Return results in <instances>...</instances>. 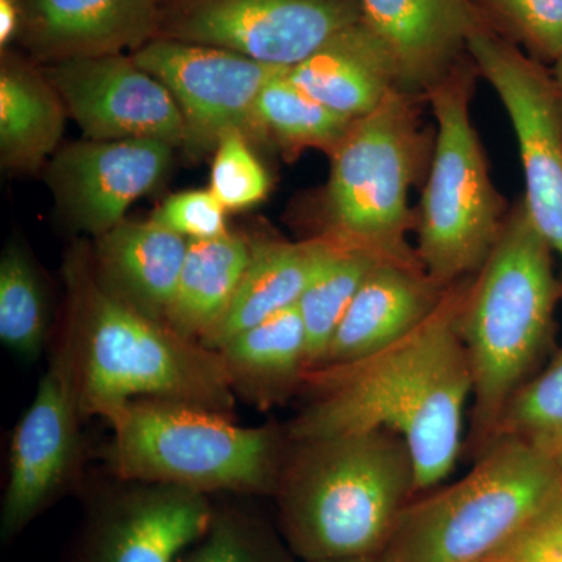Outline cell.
I'll list each match as a JSON object with an SVG mask.
<instances>
[{"label": "cell", "mask_w": 562, "mask_h": 562, "mask_svg": "<svg viewBox=\"0 0 562 562\" xmlns=\"http://www.w3.org/2000/svg\"><path fill=\"white\" fill-rule=\"evenodd\" d=\"M43 74L88 139L187 146V124L171 92L132 57L72 58L49 63Z\"/></svg>", "instance_id": "4fadbf2b"}, {"label": "cell", "mask_w": 562, "mask_h": 562, "mask_svg": "<svg viewBox=\"0 0 562 562\" xmlns=\"http://www.w3.org/2000/svg\"><path fill=\"white\" fill-rule=\"evenodd\" d=\"M519 32L539 57L557 61L562 55V0H486Z\"/></svg>", "instance_id": "1f68e13d"}, {"label": "cell", "mask_w": 562, "mask_h": 562, "mask_svg": "<svg viewBox=\"0 0 562 562\" xmlns=\"http://www.w3.org/2000/svg\"><path fill=\"white\" fill-rule=\"evenodd\" d=\"M449 288L420 266L379 262L362 281L319 368L360 360L401 341L431 316Z\"/></svg>", "instance_id": "ac0fdd59"}, {"label": "cell", "mask_w": 562, "mask_h": 562, "mask_svg": "<svg viewBox=\"0 0 562 562\" xmlns=\"http://www.w3.org/2000/svg\"><path fill=\"white\" fill-rule=\"evenodd\" d=\"M250 257L251 243L231 233L188 243L166 324L184 338L201 342L227 313Z\"/></svg>", "instance_id": "603a6c76"}, {"label": "cell", "mask_w": 562, "mask_h": 562, "mask_svg": "<svg viewBox=\"0 0 562 562\" xmlns=\"http://www.w3.org/2000/svg\"><path fill=\"white\" fill-rule=\"evenodd\" d=\"M49 330V313L38 272L20 246L7 247L0 260V339L3 346L36 360Z\"/></svg>", "instance_id": "4316f807"}, {"label": "cell", "mask_w": 562, "mask_h": 562, "mask_svg": "<svg viewBox=\"0 0 562 562\" xmlns=\"http://www.w3.org/2000/svg\"><path fill=\"white\" fill-rule=\"evenodd\" d=\"M471 279L452 284L431 316L401 341L306 373L310 401L286 428L290 441L392 431L412 453L416 495L438 487L464 452L472 375L460 314Z\"/></svg>", "instance_id": "6da1fadb"}, {"label": "cell", "mask_w": 562, "mask_h": 562, "mask_svg": "<svg viewBox=\"0 0 562 562\" xmlns=\"http://www.w3.org/2000/svg\"><path fill=\"white\" fill-rule=\"evenodd\" d=\"M288 72L290 69L273 77L262 88L255 106L258 133L272 136L291 154L319 149L330 155L353 121L314 101L290 79Z\"/></svg>", "instance_id": "d4e9b609"}, {"label": "cell", "mask_w": 562, "mask_h": 562, "mask_svg": "<svg viewBox=\"0 0 562 562\" xmlns=\"http://www.w3.org/2000/svg\"><path fill=\"white\" fill-rule=\"evenodd\" d=\"M173 149L158 139L80 140L52 161L50 187L70 224L101 238L160 183Z\"/></svg>", "instance_id": "9a60e30c"}, {"label": "cell", "mask_w": 562, "mask_h": 562, "mask_svg": "<svg viewBox=\"0 0 562 562\" xmlns=\"http://www.w3.org/2000/svg\"><path fill=\"white\" fill-rule=\"evenodd\" d=\"M366 24L390 50L398 88L425 98L468 52L483 27L469 0H360Z\"/></svg>", "instance_id": "2e32d148"}, {"label": "cell", "mask_w": 562, "mask_h": 562, "mask_svg": "<svg viewBox=\"0 0 562 562\" xmlns=\"http://www.w3.org/2000/svg\"><path fill=\"white\" fill-rule=\"evenodd\" d=\"M102 457L120 482L160 483L211 494H276L290 438L280 428L239 427L190 403L133 398L105 417Z\"/></svg>", "instance_id": "5b68a950"}, {"label": "cell", "mask_w": 562, "mask_h": 562, "mask_svg": "<svg viewBox=\"0 0 562 562\" xmlns=\"http://www.w3.org/2000/svg\"><path fill=\"white\" fill-rule=\"evenodd\" d=\"M273 495L295 557L360 560L379 554L416 497V472L406 442L387 430L290 441Z\"/></svg>", "instance_id": "7a4b0ae2"}, {"label": "cell", "mask_w": 562, "mask_h": 562, "mask_svg": "<svg viewBox=\"0 0 562 562\" xmlns=\"http://www.w3.org/2000/svg\"><path fill=\"white\" fill-rule=\"evenodd\" d=\"M550 77H552L554 98H557L558 109H560L562 120V55L554 61Z\"/></svg>", "instance_id": "e575fe53"}, {"label": "cell", "mask_w": 562, "mask_h": 562, "mask_svg": "<svg viewBox=\"0 0 562 562\" xmlns=\"http://www.w3.org/2000/svg\"><path fill=\"white\" fill-rule=\"evenodd\" d=\"M180 562H294L261 520L238 508L216 509L210 530Z\"/></svg>", "instance_id": "f1b7e54d"}, {"label": "cell", "mask_w": 562, "mask_h": 562, "mask_svg": "<svg viewBox=\"0 0 562 562\" xmlns=\"http://www.w3.org/2000/svg\"><path fill=\"white\" fill-rule=\"evenodd\" d=\"M21 32V10L18 0H0V43L5 47Z\"/></svg>", "instance_id": "836d02e7"}, {"label": "cell", "mask_w": 562, "mask_h": 562, "mask_svg": "<svg viewBox=\"0 0 562 562\" xmlns=\"http://www.w3.org/2000/svg\"><path fill=\"white\" fill-rule=\"evenodd\" d=\"M225 210L210 190L173 194L155 210L150 221L188 241L227 235Z\"/></svg>", "instance_id": "4dcf8cb0"}, {"label": "cell", "mask_w": 562, "mask_h": 562, "mask_svg": "<svg viewBox=\"0 0 562 562\" xmlns=\"http://www.w3.org/2000/svg\"><path fill=\"white\" fill-rule=\"evenodd\" d=\"M553 255L519 201L465 291L460 333L472 375L465 449L473 460L491 446L506 405L552 346L554 312L562 297Z\"/></svg>", "instance_id": "3957f363"}, {"label": "cell", "mask_w": 562, "mask_h": 562, "mask_svg": "<svg viewBox=\"0 0 562 562\" xmlns=\"http://www.w3.org/2000/svg\"><path fill=\"white\" fill-rule=\"evenodd\" d=\"M561 497L552 462L501 436L458 482L409 502L373 561L487 562Z\"/></svg>", "instance_id": "8992f818"}, {"label": "cell", "mask_w": 562, "mask_h": 562, "mask_svg": "<svg viewBox=\"0 0 562 562\" xmlns=\"http://www.w3.org/2000/svg\"><path fill=\"white\" fill-rule=\"evenodd\" d=\"M361 21L360 0H162L157 38L294 68Z\"/></svg>", "instance_id": "9c48e42d"}, {"label": "cell", "mask_w": 562, "mask_h": 562, "mask_svg": "<svg viewBox=\"0 0 562 562\" xmlns=\"http://www.w3.org/2000/svg\"><path fill=\"white\" fill-rule=\"evenodd\" d=\"M324 562H375L373 558H360V560L324 561Z\"/></svg>", "instance_id": "d590c367"}, {"label": "cell", "mask_w": 562, "mask_h": 562, "mask_svg": "<svg viewBox=\"0 0 562 562\" xmlns=\"http://www.w3.org/2000/svg\"><path fill=\"white\" fill-rule=\"evenodd\" d=\"M235 395L266 412L305 386L308 342L297 305L233 336L220 350Z\"/></svg>", "instance_id": "7402d4cb"}, {"label": "cell", "mask_w": 562, "mask_h": 562, "mask_svg": "<svg viewBox=\"0 0 562 562\" xmlns=\"http://www.w3.org/2000/svg\"><path fill=\"white\" fill-rule=\"evenodd\" d=\"M60 95L44 74L11 58L0 69V157L16 171H35L60 143Z\"/></svg>", "instance_id": "cb8c5ba5"}, {"label": "cell", "mask_w": 562, "mask_h": 562, "mask_svg": "<svg viewBox=\"0 0 562 562\" xmlns=\"http://www.w3.org/2000/svg\"><path fill=\"white\" fill-rule=\"evenodd\" d=\"M487 562H562V497L525 525Z\"/></svg>", "instance_id": "d6a6232c"}, {"label": "cell", "mask_w": 562, "mask_h": 562, "mask_svg": "<svg viewBox=\"0 0 562 562\" xmlns=\"http://www.w3.org/2000/svg\"><path fill=\"white\" fill-rule=\"evenodd\" d=\"M379 262L383 261L368 251L338 244L331 257L303 292L297 308L308 342L310 371L319 368L324 362L333 336L346 316L351 301L360 290L362 281Z\"/></svg>", "instance_id": "484cf974"}, {"label": "cell", "mask_w": 562, "mask_h": 562, "mask_svg": "<svg viewBox=\"0 0 562 562\" xmlns=\"http://www.w3.org/2000/svg\"><path fill=\"white\" fill-rule=\"evenodd\" d=\"M288 76L314 101L349 121L371 113L398 88L390 50L366 21L338 33Z\"/></svg>", "instance_id": "d6986e66"}, {"label": "cell", "mask_w": 562, "mask_h": 562, "mask_svg": "<svg viewBox=\"0 0 562 562\" xmlns=\"http://www.w3.org/2000/svg\"><path fill=\"white\" fill-rule=\"evenodd\" d=\"M417 99L395 88L375 110L351 122L330 154L321 236L382 261L420 266L408 241L416 228L409 192L428 157Z\"/></svg>", "instance_id": "52a82bcc"}, {"label": "cell", "mask_w": 562, "mask_h": 562, "mask_svg": "<svg viewBox=\"0 0 562 562\" xmlns=\"http://www.w3.org/2000/svg\"><path fill=\"white\" fill-rule=\"evenodd\" d=\"M188 239L155 222H121L98 238L95 273L111 294L150 319L166 322Z\"/></svg>", "instance_id": "ffe728a7"}, {"label": "cell", "mask_w": 562, "mask_h": 562, "mask_svg": "<svg viewBox=\"0 0 562 562\" xmlns=\"http://www.w3.org/2000/svg\"><path fill=\"white\" fill-rule=\"evenodd\" d=\"M81 417L76 351L65 327L60 346L11 441L9 483L0 514L3 542L20 536L72 483L80 468Z\"/></svg>", "instance_id": "8fae6325"}, {"label": "cell", "mask_w": 562, "mask_h": 562, "mask_svg": "<svg viewBox=\"0 0 562 562\" xmlns=\"http://www.w3.org/2000/svg\"><path fill=\"white\" fill-rule=\"evenodd\" d=\"M271 188L268 172L255 157L247 136L228 132L222 136L211 168V187L214 198L227 211H239L257 205Z\"/></svg>", "instance_id": "f546056e"}, {"label": "cell", "mask_w": 562, "mask_h": 562, "mask_svg": "<svg viewBox=\"0 0 562 562\" xmlns=\"http://www.w3.org/2000/svg\"><path fill=\"white\" fill-rule=\"evenodd\" d=\"M162 0H18L20 36L47 63L139 50L157 38Z\"/></svg>", "instance_id": "e0dca14e"}, {"label": "cell", "mask_w": 562, "mask_h": 562, "mask_svg": "<svg viewBox=\"0 0 562 562\" xmlns=\"http://www.w3.org/2000/svg\"><path fill=\"white\" fill-rule=\"evenodd\" d=\"M125 484L92 509L79 562H180L216 508L209 495L160 483Z\"/></svg>", "instance_id": "5bb4252c"}, {"label": "cell", "mask_w": 562, "mask_h": 562, "mask_svg": "<svg viewBox=\"0 0 562 562\" xmlns=\"http://www.w3.org/2000/svg\"><path fill=\"white\" fill-rule=\"evenodd\" d=\"M68 276L65 327L76 351L83 416L105 419L140 397L190 403L231 416L236 395L220 351L136 312L111 294L83 260Z\"/></svg>", "instance_id": "277c9868"}, {"label": "cell", "mask_w": 562, "mask_h": 562, "mask_svg": "<svg viewBox=\"0 0 562 562\" xmlns=\"http://www.w3.org/2000/svg\"><path fill=\"white\" fill-rule=\"evenodd\" d=\"M501 436L527 443L562 473V351L513 395L494 439Z\"/></svg>", "instance_id": "83f0119b"}, {"label": "cell", "mask_w": 562, "mask_h": 562, "mask_svg": "<svg viewBox=\"0 0 562 562\" xmlns=\"http://www.w3.org/2000/svg\"><path fill=\"white\" fill-rule=\"evenodd\" d=\"M472 70L460 63L425 95L438 132L416 213V255L427 276L446 288L480 272L509 213L473 127Z\"/></svg>", "instance_id": "ba28073f"}, {"label": "cell", "mask_w": 562, "mask_h": 562, "mask_svg": "<svg viewBox=\"0 0 562 562\" xmlns=\"http://www.w3.org/2000/svg\"><path fill=\"white\" fill-rule=\"evenodd\" d=\"M132 58L171 92L192 150L214 149L228 132L257 135L255 106L262 88L291 69L238 52L168 38L149 41Z\"/></svg>", "instance_id": "7c38bea8"}, {"label": "cell", "mask_w": 562, "mask_h": 562, "mask_svg": "<svg viewBox=\"0 0 562 562\" xmlns=\"http://www.w3.org/2000/svg\"><path fill=\"white\" fill-rule=\"evenodd\" d=\"M468 54L512 120L524 166L522 201L562 265V120L552 77L484 25L469 38Z\"/></svg>", "instance_id": "30bf717a"}, {"label": "cell", "mask_w": 562, "mask_h": 562, "mask_svg": "<svg viewBox=\"0 0 562 562\" xmlns=\"http://www.w3.org/2000/svg\"><path fill=\"white\" fill-rule=\"evenodd\" d=\"M338 243L325 236L305 241L251 243V257L241 284L220 324L202 339L220 350L233 336L297 305Z\"/></svg>", "instance_id": "44dd1931"}]
</instances>
